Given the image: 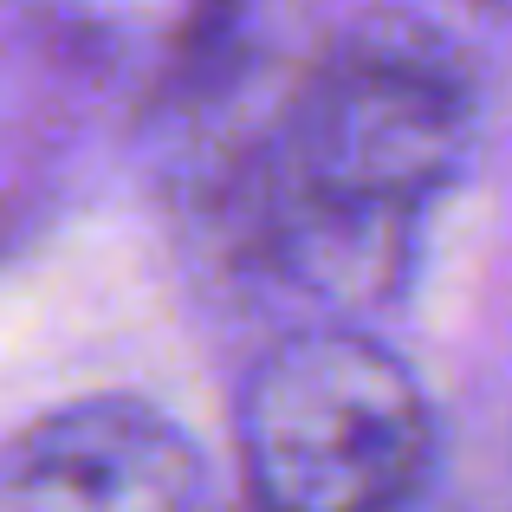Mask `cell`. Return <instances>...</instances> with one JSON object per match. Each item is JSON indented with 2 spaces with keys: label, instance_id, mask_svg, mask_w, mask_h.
Segmentation results:
<instances>
[{
  "label": "cell",
  "instance_id": "obj_2",
  "mask_svg": "<svg viewBox=\"0 0 512 512\" xmlns=\"http://www.w3.org/2000/svg\"><path fill=\"white\" fill-rule=\"evenodd\" d=\"M240 461L260 512H402L435 461V415L396 350L318 325L260 357Z\"/></svg>",
  "mask_w": 512,
  "mask_h": 512
},
{
  "label": "cell",
  "instance_id": "obj_3",
  "mask_svg": "<svg viewBox=\"0 0 512 512\" xmlns=\"http://www.w3.org/2000/svg\"><path fill=\"white\" fill-rule=\"evenodd\" d=\"M0 512H201V454L156 402L85 396L0 448Z\"/></svg>",
  "mask_w": 512,
  "mask_h": 512
},
{
  "label": "cell",
  "instance_id": "obj_1",
  "mask_svg": "<svg viewBox=\"0 0 512 512\" xmlns=\"http://www.w3.org/2000/svg\"><path fill=\"white\" fill-rule=\"evenodd\" d=\"M474 104L441 52L344 46L292 91L266 143L273 247L331 305L383 299L454 188Z\"/></svg>",
  "mask_w": 512,
  "mask_h": 512
}]
</instances>
